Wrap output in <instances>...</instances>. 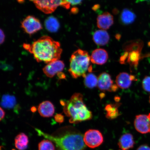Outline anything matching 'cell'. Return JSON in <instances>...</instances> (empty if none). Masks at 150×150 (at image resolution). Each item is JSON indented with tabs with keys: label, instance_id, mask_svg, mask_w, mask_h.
Segmentation results:
<instances>
[{
	"label": "cell",
	"instance_id": "cell-2",
	"mask_svg": "<svg viewBox=\"0 0 150 150\" xmlns=\"http://www.w3.org/2000/svg\"><path fill=\"white\" fill-rule=\"evenodd\" d=\"M23 47L38 62L47 64L59 60L62 52L59 43L48 36H43L31 45L24 44Z\"/></svg>",
	"mask_w": 150,
	"mask_h": 150
},
{
	"label": "cell",
	"instance_id": "cell-7",
	"mask_svg": "<svg viewBox=\"0 0 150 150\" xmlns=\"http://www.w3.org/2000/svg\"><path fill=\"white\" fill-rule=\"evenodd\" d=\"M21 27L26 33L30 35L33 34L42 29L39 20L35 17L28 16L21 23Z\"/></svg>",
	"mask_w": 150,
	"mask_h": 150
},
{
	"label": "cell",
	"instance_id": "cell-24",
	"mask_svg": "<svg viewBox=\"0 0 150 150\" xmlns=\"http://www.w3.org/2000/svg\"><path fill=\"white\" fill-rule=\"evenodd\" d=\"M142 88L145 91L150 92V76H146L142 82Z\"/></svg>",
	"mask_w": 150,
	"mask_h": 150
},
{
	"label": "cell",
	"instance_id": "cell-10",
	"mask_svg": "<svg viewBox=\"0 0 150 150\" xmlns=\"http://www.w3.org/2000/svg\"><path fill=\"white\" fill-rule=\"evenodd\" d=\"M64 67V64L62 61L57 60L48 64L43 68V71L47 76L52 78L56 74L61 72Z\"/></svg>",
	"mask_w": 150,
	"mask_h": 150
},
{
	"label": "cell",
	"instance_id": "cell-30",
	"mask_svg": "<svg viewBox=\"0 0 150 150\" xmlns=\"http://www.w3.org/2000/svg\"><path fill=\"white\" fill-rule=\"evenodd\" d=\"M58 76H59V77L61 79H64L65 78L64 74L61 72L59 73V74H58Z\"/></svg>",
	"mask_w": 150,
	"mask_h": 150
},
{
	"label": "cell",
	"instance_id": "cell-31",
	"mask_svg": "<svg viewBox=\"0 0 150 150\" xmlns=\"http://www.w3.org/2000/svg\"><path fill=\"white\" fill-rule=\"evenodd\" d=\"M149 103H150V97H149Z\"/></svg>",
	"mask_w": 150,
	"mask_h": 150
},
{
	"label": "cell",
	"instance_id": "cell-23",
	"mask_svg": "<svg viewBox=\"0 0 150 150\" xmlns=\"http://www.w3.org/2000/svg\"><path fill=\"white\" fill-rule=\"evenodd\" d=\"M39 150H55V147L52 141L44 140L40 142L38 145Z\"/></svg>",
	"mask_w": 150,
	"mask_h": 150
},
{
	"label": "cell",
	"instance_id": "cell-19",
	"mask_svg": "<svg viewBox=\"0 0 150 150\" xmlns=\"http://www.w3.org/2000/svg\"><path fill=\"white\" fill-rule=\"evenodd\" d=\"M121 20L125 25H129L134 22L136 18L134 13L128 9H124L121 15Z\"/></svg>",
	"mask_w": 150,
	"mask_h": 150
},
{
	"label": "cell",
	"instance_id": "cell-16",
	"mask_svg": "<svg viewBox=\"0 0 150 150\" xmlns=\"http://www.w3.org/2000/svg\"><path fill=\"white\" fill-rule=\"evenodd\" d=\"M110 35L105 30H101L95 32L93 34L94 42L99 46H104L107 44L109 41Z\"/></svg>",
	"mask_w": 150,
	"mask_h": 150
},
{
	"label": "cell",
	"instance_id": "cell-27",
	"mask_svg": "<svg viewBox=\"0 0 150 150\" xmlns=\"http://www.w3.org/2000/svg\"><path fill=\"white\" fill-rule=\"evenodd\" d=\"M137 150H150V147L147 145H142Z\"/></svg>",
	"mask_w": 150,
	"mask_h": 150
},
{
	"label": "cell",
	"instance_id": "cell-29",
	"mask_svg": "<svg viewBox=\"0 0 150 150\" xmlns=\"http://www.w3.org/2000/svg\"><path fill=\"white\" fill-rule=\"evenodd\" d=\"M5 115L4 110L1 108V120L4 118Z\"/></svg>",
	"mask_w": 150,
	"mask_h": 150
},
{
	"label": "cell",
	"instance_id": "cell-5",
	"mask_svg": "<svg viewBox=\"0 0 150 150\" xmlns=\"http://www.w3.org/2000/svg\"><path fill=\"white\" fill-rule=\"evenodd\" d=\"M33 3L37 8L46 14L53 12L59 6L67 8L63 0H37Z\"/></svg>",
	"mask_w": 150,
	"mask_h": 150
},
{
	"label": "cell",
	"instance_id": "cell-28",
	"mask_svg": "<svg viewBox=\"0 0 150 150\" xmlns=\"http://www.w3.org/2000/svg\"><path fill=\"white\" fill-rule=\"evenodd\" d=\"M5 36L4 33L1 29V44H3L5 40Z\"/></svg>",
	"mask_w": 150,
	"mask_h": 150
},
{
	"label": "cell",
	"instance_id": "cell-21",
	"mask_svg": "<svg viewBox=\"0 0 150 150\" xmlns=\"http://www.w3.org/2000/svg\"><path fill=\"white\" fill-rule=\"evenodd\" d=\"M119 106V105L117 104L107 105L105 108L106 111V118L109 119L113 120L119 116L120 113L118 110Z\"/></svg>",
	"mask_w": 150,
	"mask_h": 150
},
{
	"label": "cell",
	"instance_id": "cell-20",
	"mask_svg": "<svg viewBox=\"0 0 150 150\" xmlns=\"http://www.w3.org/2000/svg\"><path fill=\"white\" fill-rule=\"evenodd\" d=\"M45 25L48 31L51 33H55L59 30V21L53 16H50L45 21Z\"/></svg>",
	"mask_w": 150,
	"mask_h": 150
},
{
	"label": "cell",
	"instance_id": "cell-9",
	"mask_svg": "<svg viewBox=\"0 0 150 150\" xmlns=\"http://www.w3.org/2000/svg\"><path fill=\"white\" fill-rule=\"evenodd\" d=\"M134 124L136 130L141 134L150 133V113L148 115L140 114L137 115Z\"/></svg>",
	"mask_w": 150,
	"mask_h": 150
},
{
	"label": "cell",
	"instance_id": "cell-11",
	"mask_svg": "<svg viewBox=\"0 0 150 150\" xmlns=\"http://www.w3.org/2000/svg\"><path fill=\"white\" fill-rule=\"evenodd\" d=\"M135 78V76L132 75L126 72H122L118 74L116 78V84L120 88H128L130 87L132 81L136 80Z\"/></svg>",
	"mask_w": 150,
	"mask_h": 150
},
{
	"label": "cell",
	"instance_id": "cell-6",
	"mask_svg": "<svg viewBox=\"0 0 150 150\" xmlns=\"http://www.w3.org/2000/svg\"><path fill=\"white\" fill-rule=\"evenodd\" d=\"M83 139L86 145L92 149L98 147L104 141L102 133L95 129H90L86 131L83 136Z\"/></svg>",
	"mask_w": 150,
	"mask_h": 150
},
{
	"label": "cell",
	"instance_id": "cell-12",
	"mask_svg": "<svg viewBox=\"0 0 150 150\" xmlns=\"http://www.w3.org/2000/svg\"><path fill=\"white\" fill-rule=\"evenodd\" d=\"M108 52L103 49H97L93 51L91 56L92 63L95 64L102 65L108 61Z\"/></svg>",
	"mask_w": 150,
	"mask_h": 150
},
{
	"label": "cell",
	"instance_id": "cell-14",
	"mask_svg": "<svg viewBox=\"0 0 150 150\" xmlns=\"http://www.w3.org/2000/svg\"><path fill=\"white\" fill-rule=\"evenodd\" d=\"M134 137L130 133L123 134L120 138L118 145L121 150H129L134 145Z\"/></svg>",
	"mask_w": 150,
	"mask_h": 150
},
{
	"label": "cell",
	"instance_id": "cell-8",
	"mask_svg": "<svg viewBox=\"0 0 150 150\" xmlns=\"http://www.w3.org/2000/svg\"><path fill=\"white\" fill-rule=\"evenodd\" d=\"M99 89L102 91L115 92L118 89L117 84H114L110 75L106 72L102 73L98 78Z\"/></svg>",
	"mask_w": 150,
	"mask_h": 150
},
{
	"label": "cell",
	"instance_id": "cell-17",
	"mask_svg": "<svg viewBox=\"0 0 150 150\" xmlns=\"http://www.w3.org/2000/svg\"><path fill=\"white\" fill-rule=\"evenodd\" d=\"M1 105L3 108L9 109H14L17 106L16 97L13 95H3L1 98Z\"/></svg>",
	"mask_w": 150,
	"mask_h": 150
},
{
	"label": "cell",
	"instance_id": "cell-3",
	"mask_svg": "<svg viewBox=\"0 0 150 150\" xmlns=\"http://www.w3.org/2000/svg\"><path fill=\"white\" fill-rule=\"evenodd\" d=\"M60 103L66 115L70 118V123H78L92 118V113L84 104L83 95L80 93H75L69 100H61Z\"/></svg>",
	"mask_w": 150,
	"mask_h": 150
},
{
	"label": "cell",
	"instance_id": "cell-25",
	"mask_svg": "<svg viewBox=\"0 0 150 150\" xmlns=\"http://www.w3.org/2000/svg\"><path fill=\"white\" fill-rule=\"evenodd\" d=\"M66 5L67 8H70L71 5L74 6L80 4L83 0H63Z\"/></svg>",
	"mask_w": 150,
	"mask_h": 150
},
{
	"label": "cell",
	"instance_id": "cell-4",
	"mask_svg": "<svg viewBox=\"0 0 150 150\" xmlns=\"http://www.w3.org/2000/svg\"><path fill=\"white\" fill-rule=\"evenodd\" d=\"M91 62V56L87 52L80 49L76 50L70 59L69 71L71 76L75 79L80 76L84 78L87 72L92 71Z\"/></svg>",
	"mask_w": 150,
	"mask_h": 150
},
{
	"label": "cell",
	"instance_id": "cell-13",
	"mask_svg": "<svg viewBox=\"0 0 150 150\" xmlns=\"http://www.w3.org/2000/svg\"><path fill=\"white\" fill-rule=\"evenodd\" d=\"M113 23V17L108 12L99 15L97 18V27L102 30L109 29Z\"/></svg>",
	"mask_w": 150,
	"mask_h": 150
},
{
	"label": "cell",
	"instance_id": "cell-22",
	"mask_svg": "<svg viewBox=\"0 0 150 150\" xmlns=\"http://www.w3.org/2000/svg\"><path fill=\"white\" fill-rule=\"evenodd\" d=\"M84 78V85L88 88H93L97 85L98 78L94 74L89 73L86 74Z\"/></svg>",
	"mask_w": 150,
	"mask_h": 150
},
{
	"label": "cell",
	"instance_id": "cell-18",
	"mask_svg": "<svg viewBox=\"0 0 150 150\" xmlns=\"http://www.w3.org/2000/svg\"><path fill=\"white\" fill-rule=\"evenodd\" d=\"M15 146L19 150H24L27 149L29 140L28 137L24 134L21 133L16 137L15 139Z\"/></svg>",
	"mask_w": 150,
	"mask_h": 150
},
{
	"label": "cell",
	"instance_id": "cell-26",
	"mask_svg": "<svg viewBox=\"0 0 150 150\" xmlns=\"http://www.w3.org/2000/svg\"><path fill=\"white\" fill-rule=\"evenodd\" d=\"M55 120L59 123H62L64 121V117L60 114H57L55 116Z\"/></svg>",
	"mask_w": 150,
	"mask_h": 150
},
{
	"label": "cell",
	"instance_id": "cell-15",
	"mask_svg": "<svg viewBox=\"0 0 150 150\" xmlns=\"http://www.w3.org/2000/svg\"><path fill=\"white\" fill-rule=\"evenodd\" d=\"M38 111L42 117H49L53 116L55 112V108L51 102L49 101H45L39 104Z\"/></svg>",
	"mask_w": 150,
	"mask_h": 150
},
{
	"label": "cell",
	"instance_id": "cell-1",
	"mask_svg": "<svg viewBox=\"0 0 150 150\" xmlns=\"http://www.w3.org/2000/svg\"><path fill=\"white\" fill-rule=\"evenodd\" d=\"M35 130L39 136L53 142L61 150H84L86 148L83 134L72 127L62 128L52 135L46 134L39 129Z\"/></svg>",
	"mask_w": 150,
	"mask_h": 150
}]
</instances>
